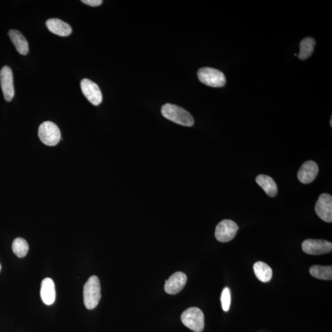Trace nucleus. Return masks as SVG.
<instances>
[{"instance_id": "2", "label": "nucleus", "mask_w": 332, "mask_h": 332, "mask_svg": "<svg viewBox=\"0 0 332 332\" xmlns=\"http://www.w3.org/2000/svg\"><path fill=\"white\" fill-rule=\"evenodd\" d=\"M100 281L97 276H92L84 286V303L88 309H93L97 306L101 299Z\"/></svg>"}, {"instance_id": "1", "label": "nucleus", "mask_w": 332, "mask_h": 332, "mask_svg": "<svg viewBox=\"0 0 332 332\" xmlns=\"http://www.w3.org/2000/svg\"><path fill=\"white\" fill-rule=\"evenodd\" d=\"M163 115L171 122L180 125L191 127L194 125V119L187 110L178 105L166 104L161 108Z\"/></svg>"}, {"instance_id": "21", "label": "nucleus", "mask_w": 332, "mask_h": 332, "mask_svg": "<svg viewBox=\"0 0 332 332\" xmlns=\"http://www.w3.org/2000/svg\"><path fill=\"white\" fill-rule=\"evenodd\" d=\"M221 303L223 311H228L231 305V292L228 287H225L222 291Z\"/></svg>"}, {"instance_id": "12", "label": "nucleus", "mask_w": 332, "mask_h": 332, "mask_svg": "<svg viewBox=\"0 0 332 332\" xmlns=\"http://www.w3.org/2000/svg\"><path fill=\"white\" fill-rule=\"evenodd\" d=\"M319 172V167L313 161H308L304 163L298 172V179L303 184L311 183L317 177Z\"/></svg>"}, {"instance_id": "15", "label": "nucleus", "mask_w": 332, "mask_h": 332, "mask_svg": "<svg viewBox=\"0 0 332 332\" xmlns=\"http://www.w3.org/2000/svg\"><path fill=\"white\" fill-rule=\"evenodd\" d=\"M8 35L18 53L23 55H27L29 52V44L23 34L19 31L10 30Z\"/></svg>"}, {"instance_id": "10", "label": "nucleus", "mask_w": 332, "mask_h": 332, "mask_svg": "<svg viewBox=\"0 0 332 332\" xmlns=\"http://www.w3.org/2000/svg\"><path fill=\"white\" fill-rule=\"evenodd\" d=\"M81 89L84 95L92 104L97 106L101 104L102 94L97 84L89 79H83L81 82Z\"/></svg>"}, {"instance_id": "8", "label": "nucleus", "mask_w": 332, "mask_h": 332, "mask_svg": "<svg viewBox=\"0 0 332 332\" xmlns=\"http://www.w3.org/2000/svg\"><path fill=\"white\" fill-rule=\"evenodd\" d=\"M0 83L3 95L7 102H11L14 96L13 74L11 68L4 66L0 71Z\"/></svg>"}, {"instance_id": "3", "label": "nucleus", "mask_w": 332, "mask_h": 332, "mask_svg": "<svg viewBox=\"0 0 332 332\" xmlns=\"http://www.w3.org/2000/svg\"><path fill=\"white\" fill-rule=\"evenodd\" d=\"M182 323L195 332H201L204 328L203 312L197 307L186 309L181 316Z\"/></svg>"}, {"instance_id": "13", "label": "nucleus", "mask_w": 332, "mask_h": 332, "mask_svg": "<svg viewBox=\"0 0 332 332\" xmlns=\"http://www.w3.org/2000/svg\"><path fill=\"white\" fill-rule=\"evenodd\" d=\"M46 24L51 32L58 36H69L72 32L69 24L58 18H50L46 21Z\"/></svg>"}, {"instance_id": "20", "label": "nucleus", "mask_w": 332, "mask_h": 332, "mask_svg": "<svg viewBox=\"0 0 332 332\" xmlns=\"http://www.w3.org/2000/svg\"><path fill=\"white\" fill-rule=\"evenodd\" d=\"M12 249L15 256L18 258H23L27 255L29 251V244L23 238H17L15 239L12 244Z\"/></svg>"}, {"instance_id": "7", "label": "nucleus", "mask_w": 332, "mask_h": 332, "mask_svg": "<svg viewBox=\"0 0 332 332\" xmlns=\"http://www.w3.org/2000/svg\"><path fill=\"white\" fill-rule=\"evenodd\" d=\"M302 247L304 252L313 256L330 253L332 250L331 242L323 240L308 239L303 242Z\"/></svg>"}, {"instance_id": "4", "label": "nucleus", "mask_w": 332, "mask_h": 332, "mask_svg": "<svg viewBox=\"0 0 332 332\" xmlns=\"http://www.w3.org/2000/svg\"><path fill=\"white\" fill-rule=\"evenodd\" d=\"M198 76L202 83L213 88H221L226 82L225 74L213 68H201L198 71Z\"/></svg>"}, {"instance_id": "9", "label": "nucleus", "mask_w": 332, "mask_h": 332, "mask_svg": "<svg viewBox=\"0 0 332 332\" xmlns=\"http://www.w3.org/2000/svg\"><path fill=\"white\" fill-rule=\"evenodd\" d=\"M315 211L317 215L323 221L332 222V197L330 194L323 193L320 195L316 202Z\"/></svg>"}, {"instance_id": "17", "label": "nucleus", "mask_w": 332, "mask_h": 332, "mask_svg": "<svg viewBox=\"0 0 332 332\" xmlns=\"http://www.w3.org/2000/svg\"><path fill=\"white\" fill-rule=\"evenodd\" d=\"M253 271L256 277L263 282H269L272 278V269L264 262H256L253 265Z\"/></svg>"}, {"instance_id": "23", "label": "nucleus", "mask_w": 332, "mask_h": 332, "mask_svg": "<svg viewBox=\"0 0 332 332\" xmlns=\"http://www.w3.org/2000/svg\"><path fill=\"white\" fill-rule=\"evenodd\" d=\"M330 126L332 127V120H330Z\"/></svg>"}, {"instance_id": "14", "label": "nucleus", "mask_w": 332, "mask_h": 332, "mask_svg": "<svg viewBox=\"0 0 332 332\" xmlns=\"http://www.w3.org/2000/svg\"><path fill=\"white\" fill-rule=\"evenodd\" d=\"M41 298L43 303L47 305L54 303L55 300V288L53 281L51 278H45L42 282Z\"/></svg>"}, {"instance_id": "22", "label": "nucleus", "mask_w": 332, "mask_h": 332, "mask_svg": "<svg viewBox=\"0 0 332 332\" xmlns=\"http://www.w3.org/2000/svg\"><path fill=\"white\" fill-rule=\"evenodd\" d=\"M82 3L89 6H92V7H96L102 5V0H82Z\"/></svg>"}, {"instance_id": "18", "label": "nucleus", "mask_w": 332, "mask_h": 332, "mask_svg": "<svg viewBox=\"0 0 332 332\" xmlns=\"http://www.w3.org/2000/svg\"><path fill=\"white\" fill-rule=\"evenodd\" d=\"M316 42L311 37L304 38L300 44V52L298 57L300 60H306L314 52Z\"/></svg>"}, {"instance_id": "11", "label": "nucleus", "mask_w": 332, "mask_h": 332, "mask_svg": "<svg viewBox=\"0 0 332 332\" xmlns=\"http://www.w3.org/2000/svg\"><path fill=\"white\" fill-rule=\"evenodd\" d=\"M187 281V277L185 273L176 272L170 276L168 280L166 281L164 290L170 295L178 294L185 287Z\"/></svg>"}, {"instance_id": "16", "label": "nucleus", "mask_w": 332, "mask_h": 332, "mask_svg": "<svg viewBox=\"0 0 332 332\" xmlns=\"http://www.w3.org/2000/svg\"><path fill=\"white\" fill-rule=\"evenodd\" d=\"M256 181L269 197H275L277 194V185L271 177L263 174L259 175L257 177Z\"/></svg>"}, {"instance_id": "24", "label": "nucleus", "mask_w": 332, "mask_h": 332, "mask_svg": "<svg viewBox=\"0 0 332 332\" xmlns=\"http://www.w3.org/2000/svg\"><path fill=\"white\" fill-rule=\"evenodd\" d=\"M1 268H2V266H1V264H0V271H1Z\"/></svg>"}, {"instance_id": "19", "label": "nucleus", "mask_w": 332, "mask_h": 332, "mask_svg": "<svg viewBox=\"0 0 332 332\" xmlns=\"http://www.w3.org/2000/svg\"><path fill=\"white\" fill-rule=\"evenodd\" d=\"M310 274L316 279L321 280H331L332 266L313 265L309 269Z\"/></svg>"}, {"instance_id": "6", "label": "nucleus", "mask_w": 332, "mask_h": 332, "mask_svg": "<svg viewBox=\"0 0 332 332\" xmlns=\"http://www.w3.org/2000/svg\"><path fill=\"white\" fill-rule=\"evenodd\" d=\"M239 226L231 220H223L217 225L215 237L221 243H227L233 240Z\"/></svg>"}, {"instance_id": "5", "label": "nucleus", "mask_w": 332, "mask_h": 332, "mask_svg": "<svg viewBox=\"0 0 332 332\" xmlns=\"http://www.w3.org/2000/svg\"><path fill=\"white\" fill-rule=\"evenodd\" d=\"M38 136L43 144L48 146H55L60 142L61 133L60 128L55 123L45 122L39 127Z\"/></svg>"}]
</instances>
